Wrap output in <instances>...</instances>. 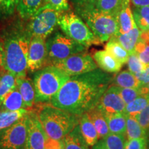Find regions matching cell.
<instances>
[{"label": "cell", "instance_id": "obj_1", "mask_svg": "<svg viewBox=\"0 0 149 149\" xmlns=\"http://www.w3.org/2000/svg\"><path fill=\"white\" fill-rule=\"evenodd\" d=\"M113 77L100 68L71 76L49 104L80 116L97 107L100 98L111 84Z\"/></svg>", "mask_w": 149, "mask_h": 149}, {"label": "cell", "instance_id": "obj_2", "mask_svg": "<svg viewBox=\"0 0 149 149\" xmlns=\"http://www.w3.org/2000/svg\"><path fill=\"white\" fill-rule=\"evenodd\" d=\"M36 109L39 120L50 138L63 139L79 124V116L53 107L49 103L42 104Z\"/></svg>", "mask_w": 149, "mask_h": 149}, {"label": "cell", "instance_id": "obj_3", "mask_svg": "<svg viewBox=\"0 0 149 149\" xmlns=\"http://www.w3.org/2000/svg\"><path fill=\"white\" fill-rule=\"evenodd\" d=\"M31 39L25 33L9 35L3 42L4 56L3 68L16 77L26 76Z\"/></svg>", "mask_w": 149, "mask_h": 149}, {"label": "cell", "instance_id": "obj_4", "mask_svg": "<svg viewBox=\"0 0 149 149\" xmlns=\"http://www.w3.org/2000/svg\"><path fill=\"white\" fill-rule=\"evenodd\" d=\"M70 77L62 70L53 65L35 72L33 81L35 92V103H49Z\"/></svg>", "mask_w": 149, "mask_h": 149}, {"label": "cell", "instance_id": "obj_5", "mask_svg": "<svg viewBox=\"0 0 149 149\" xmlns=\"http://www.w3.org/2000/svg\"><path fill=\"white\" fill-rule=\"evenodd\" d=\"M74 10L102 43L108 42L119 34L117 18L97 10L93 3Z\"/></svg>", "mask_w": 149, "mask_h": 149}, {"label": "cell", "instance_id": "obj_6", "mask_svg": "<svg viewBox=\"0 0 149 149\" xmlns=\"http://www.w3.org/2000/svg\"><path fill=\"white\" fill-rule=\"evenodd\" d=\"M58 26L64 34L86 48L102 43L76 13L66 10L59 17Z\"/></svg>", "mask_w": 149, "mask_h": 149}, {"label": "cell", "instance_id": "obj_7", "mask_svg": "<svg viewBox=\"0 0 149 149\" xmlns=\"http://www.w3.org/2000/svg\"><path fill=\"white\" fill-rule=\"evenodd\" d=\"M46 44L48 66L55 64L71 55L82 53L86 49L85 46L59 32H56L48 37Z\"/></svg>", "mask_w": 149, "mask_h": 149}, {"label": "cell", "instance_id": "obj_8", "mask_svg": "<svg viewBox=\"0 0 149 149\" xmlns=\"http://www.w3.org/2000/svg\"><path fill=\"white\" fill-rule=\"evenodd\" d=\"M61 11L51 8H40L33 15L26 28L25 32L31 39L41 38L46 40L52 34L58 25Z\"/></svg>", "mask_w": 149, "mask_h": 149}, {"label": "cell", "instance_id": "obj_9", "mask_svg": "<svg viewBox=\"0 0 149 149\" xmlns=\"http://www.w3.org/2000/svg\"><path fill=\"white\" fill-rule=\"evenodd\" d=\"M29 122L28 113L13 125L0 130V149H26Z\"/></svg>", "mask_w": 149, "mask_h": 149}, {"label": "cell", "instance_id": "obj_10", "mask_svg": "<svg viewBox=\"0 0 149 149\" xmlns=\"http://www.w3.org/2000/svg\"><path fill=\"white\" fill-rule=\"evenodd\" d=\"M53 66L60 68L70 77L86 73L98 68L92 56L84 52L70 56Z\"/></svg>", "mask_w": 149, "mask_h": 149}, {"label": "cell", "instance_id": "obj_11", "mask_svg": "<svg viewBox=\"0 0 149 149\" xmlns=\"http://www.w3.org/2000/svg\"><path fill=\"white\" fill-rule=\"evenodd\" d=\"M126 104L119 93L118 86L111 84L100 98L97 108L104 116L117 113H125Z\"/></svg>", "mask_w": 149, "mask_h": 149}, {"label": "cell", "instance_id": "obj_12", "mask_svg": "<svg viewBox=\"0 0 149 149\" xmlns=\"http://www.w3.org/2000/svg\"><path fill=\"white\" fill-rule=\"evenodd\" d=\"M48 66V53L46 40L33 38L29 44L28 70L36 72Z\"/></svg>", "mask_w": 149, "mask_h": 149}, {"label": "cell", "instance_id": "obj_13", "mask_svg": "<svg viewBox=\"0 0 149 149\" xmlns=\"http://www.w3.org/2000/svg\"><path fill=\"white\" fill-rule=\"evenodd\" d=\"M29 122L26 149H45L48 136L40 124L36 111H29Z\"/></svg>", "mask_w": 149, "mask_h": 149}, {"label": "cell", "instance_id": "obj_14", "mask_svg": "<svg viewBox=\"0 0 149 149\" xmlns=\"http://www.w3.org/2000/svg\"><path fill=\"white\" fill-rule=\"evenodd\" d=\"M93 58L100 69L108 73H117L123 65L106 50L96 51L93 55Z\"/></svg>", "mask_w": 149, "mask_h": 149}, {"label": "cell", "instance_id": "obj_15", "mask_svg": "<svg viewBox=\"0 0 149 149\" xmlns=\"http://www.w3.org/2000/svg\"><path fill=\"white\" fill-rule=\"evenodd\" d=\"M17 87L21 93L28 109L33 107L35 100V92L33 81L26 76L17 77Z\"/></svg>", "mask_w": 149, "mask_h": 149}, {"label": "cell", "instance_id": "obj_16", "mask_svg": "<svg viewBox=\"0 0 149 149\" xmlns=\"http://www.w3.org/2000/svg\"><path fill=\"white\" fill-rule=\"evenodd\" d=\"M79 125L84 138L89 146L93 147L99 140L98 133L91 122L88 113H85L79 116Z\"/></svg>", "mask_w": 149, "mask_h": 149}, {"label": "cell", "instance_id": "obj_17", "mask_svg": "<svg viewBox=\"0 0 149 149\" xmlns=\"http://www.w3.org/2000/svg\"><path fill=\"white\" fill-rule=\"evenodd\" d=\"M130 0L126 1L117 17L119 34H125L133 29L135 24L133 12L130 8Z\"/></svg>", "mask_w": 149, "mask_h": 149}, {"label": "cell", "instance_id": "obj_18", "mask_svg": "<svg viewBox=\"0 0 149 149\" xmlns=\"http://www.w3.org/2000/svg\"><path fill=\"white\" fill-rule=\"evenodd\" d=\"M21 109H28V108L24 103L21 93L16 86L3 99L0 110L17 111Z\"/></svg>", "mask_w": 149, "mask_h": 149}, {"label": "cell", "instance_id": "obj_19", "mask_svg": "<svg viewBox=\"0 0 149 149\" xmlns=\"http://www.w3.org/2000/svg\"><path fill=\"white\" fill-rule=\"evenodd\" d=\"M141 31L136 25H134L129 32L125 34H118L113 38L122 45L129 54L135 53V48L140 37Z\"/></svg>", "mask_w": 149, "mask_h": 149}, {"label": "cell", "instance_id": "obj_20", "mask_svg": "<svg viewBox=\"0 0 149 149\" xmlns=\"http://www.w3.org/2000/svg\"><path fill=\"white\" fill-rule=\"evenodd\" d=\"M64 149H89L78 124L63 139Z\"/></svg>", "mask_w": 149, "mask_h": 149}, {"label": "cell", "instance_id": "obj_21", "mask_svg": "<svg viewBox=\"0 0 149 149\" xmlns=\"http://www.w3.org/2000/svg\"><path fill=\"white\" fill-rule=\"evenodd\" d=\"M128 0H95V7L104 13L117 17L120 10Z\"/></svg>", "mask_w": 149, "mask_h": 149}, {"label": "cell", "instance_id": "obj_22", "mask_svg": "<svg viewBox=\"0 0 149 149\" xmlns=\"http://www.w3.org/2000/svg\"><path fill=\"white\" fill-rule=\"evenodd\" d=\"M91 122L96 128L97 132L98 133L99 139L107 137L110 134L109 126H108L107 121L104 115L95 107L91 111L87 112Z\"/></svg>", "mask_w": 149, "mask_h": 149}, {"label": "cell", "instance_id": "obj_23", "mask_svg": "<svg viewBox=\"0 0 149 149\" xmlns=\"http://www.w3.org/2000/svg\"><path fill=\"white\" fill-rule=\"evenodd\" d=\"M125 135L110 133L107 137L99 139L93 149H124Z\"/></svg>", "mask_w": 149, "mask_h": 149}, {"label": "cell", "instance_id": "obj_24", "mask_svg": "<svg viewBox=\"0 0 149 149\" xmlns=\"http://www.w3.org/2000/svg\"><path fill=\"white\" fill-rule=\"evenodd\" d=\"M111 84L128 88H139L141 86V83L135 74L128 70H123L115 75Z\"/></svg>", "mask_w": 149, "mask_h": 149}, {"label": "cell", "instance_id": "obj_25", "mask_svg": "<svg viewBox=\"0 0 149 149\" xmlns=\"http://www.w3.org/2000/svg\"><path fill=\"white\" fill-rule=\"evenodd\" d=\"M109 126L110 133L126 135V115L125 113H117L105 116Z\"/></svg>", "mask_w": 149, "mask_h": 149}, {"label": "cell", "instance_id": "obj_26", "mask_svg": "<svg viewBox=\"0 0 149 149\" xmlns=\"http://www.w3.org/2000/svg\"><path fill=\"white\" fill-rule=\"evenodd\" d=\"M44 0H19L17 10L24 19H29L38 11Z\"/></svg>", "mask_w": 149, "mask_h": 149}, {"label": "cell", "instance_id": "obj_27", "mask_svg": "<svg viewBox=\"0 0 149 149\" xmlns=\"http://www.w3.org/2000/svg\"><path fill=\"white\" fill-rule=\"evenodd\" d=\"M105 50L121 64L127 63L130 54L115 39L112 38L108 41L105 45Z\"/></svg>", "mask_w": 149, "mask_h": 149}, {"label": "cell", "instance_id": "obj_28", "mask_svg": "<svg viewBox=\"0 0 149 149\" xmlns=\"http://www.w3.org/2000/svg\"><path fill=\"white\" fill-rule=\"evenodd\" d=\"M17 86V77L10 72H1L0 76V107L3 99Z\"/></svg>", "mask_w": 149, "mask_h": 149}, {"label": "cell", "instance_id": "obj_29", "mask_svg": "<svg viewBox=\"0 0 149 149\" xmlns=\"http://www.w3.org/2000/svg\"><path fill=\"white\" fill-rule=\"evenodd\" d=\"M126 137L127 140L139 138L146 139L147 132L141 127L135 117L126 115Z\"/></svg>", "mask_w": 149, "mask_h": 149}, {"label": "cell", "instance_id": "obj_30", "mask_svg": "<svg viewBox=\"0 0 149 149\" xmlns=\"http://www.w3.org/2000/svg\"><path fill=\"white\" fill-rule=\"evenodd\" d=\"M29 110L21 109L17 111H8L0 110V130L5 129L17 122L29 113Z\"/></svg>", "mask_w": 149, "mask_h": 149}, {"label": "cell", "instance_id": "obj_31", "mask_svg": "<svg viewBox=\"0 0 149 149\" xmlns=\"http://www.w3.org/2000/svg\"><path fill=\"white\" fill-rule=\"evenodd\" d=\"M149 103V93L141 95L135 100L126 106L125 114L135 117L144 110Z\"/></svg>", "mask_w": 149, "mask_h": 149}, {"label": "cell", "instance_id": "obj_32", "mask_svg": "<svg viewBox=\"0 0 149 149\" xmlns=\"http://www.w3.org/2000/svg\"><path fill=\"white\" fill-rule=\"evenodd\" d=\"M133 14L136 25L141 32L149 31V6L135 7Z\"/></svg>", "mask_w": 149, "mask_h": 149}, {"label": "cell", "instance_id": "obj_33", "mask_svg": "<svg viewBox=\"0 0 149 149\" xmlns=\"http://www.w3.org/2000/svg\"><path fill=\"white\" fill-rule=\"evenodd\" d=\"M135 53L144 64H149V42L139 40L135 48Z\"/></svg>", "mask_w": 149, "mask_h": 149}, {"label": "cell", "instance_id": "obj_34", "mask_svg": "<svg viewBox=\"0 0 149 149\" xmlns=\"http://www.w3.org/2000/svg\"><path fill=\"white\" fill-rule=\"evenodd\" d=\"M40 8H51L65 12L69 9V6L68 0H44Z\"/></svg>", "mask_w": 149, "mask_h": 149}, {"label": "cell", "instance_id": "obj_35", "mask_svg": "<svg viewBox=\"0 0 149 149\" xmlns=\"http://www.w3.org/2000/svg\"><path fill=\"white\" fill-rule=\"evenodd\" d=\"M119 93L121 97L127 105L136 98H137L141 95L140 88H121L118 86Z\"/></svg>", "mask_w": 149, "mask_h": 149}, {"label": "cell", "instance_id": "obj_36", "mask_svg": "<svg viewBox=\"0 0 149 149\" xmlns=\"http://www.w3.org/2000/svg\"><path fill=\"white\" fill-rule=\"evenodd\" d=\"M127 64L129 71L132 73L135 74L139 72H141L144 69L146 64H143L140 61L138 56L135 53H132L129 55Z\"/></svg>", "mask_w": 149, "mask_h": 149}, {"label": "cell", "instance_id": "obj_37", "mask_svg": "<svg viewBox=\"0 0 149 149\" xmlns=\"http://www.w3.org/2000/svg\"><path fill=\"white\" fill-rule=\"evenodd\" d=\"M124 149H148V143L146 138L133 139L127 140Z\"/></svg>", "mask_w": 149, "mask_h": 149}, {"label": "cell", "instance_id": "obj_38", "mask_svg": "<svg viewBox=\"0 0 149 149\" xmlns=\"http://www.w3.org/2000/svg\"><path fill=\"white\" fill-rule=\"evenodd\" d=\"M135 118L140 126L147 132L149 128V103L142 111Z\"/></svg>", "mask_w": 149, "mask_h": 149}, {"label": "cell", "instance_id": "obj_39", "mask_svg": "<svg viewBox=\"0 0 149 149\" xmlns=\"http://www.w3.org/2000/svg\"><path fill=\"white\" fill-rule=\"evenodd\" d=\"M19 0H1V10L3 13L10 15L13 13L15 9H17Z\"/></svg>", "mask_w": 149, "mask_h": 149}, {"label": "cell", "instance_id": "obj_40", "mask_svg": "<svg viewBox=\"0 0 149 149\" xmlns=\"http://www.w3.org/2000/svg\"><path fill=\"white\" fill-rule=\"evenodd\" d=\"M64 148L63 139H53L47 137L46 141L45 149H61Z\"/></svg>", "mask_w": 149, "mask_h": 149}, {"label": "cell", "instance_id": "obj_41", "mask_svg": "<svg viewBox=\"0 0 149 149\" xmlns=\"http://www.w3.org/2000/svg\"><path fill=\"white\" fill-rule=\"evenodd\" d=\"M137 79L141 83V86L146 85L149 83V64H146L144 69L141 72L135 74Z\"/></svg>", "mask_w": 149, "mask_h": 149}, {"label": "cell", "instance_id": "obj_42", "mask_svg": "<svg viewBox=\"0 0 149 149\" xmlns=\"http://www.w3.org/2000/svg\"><path fill=\"white\" fill-rule=\"evenodd\" d=\"M94 1L95 0H71V2L73 4L74 8H77L90 3H93Z\"/></svg>", "mask_w": 149, "mask_h": 149}, {"label": "cell", "instance_id": "obj_43", "mask_svg": "<svg viewBox=\"0 0 149 149\" xmlns=\"http://www.w3.org/2000/svg\"><path fill=\"white\" fill-rule=\"evenodd\" d=\"M134 7L148 6L149 0H130Z\"/></svg>", "mask_w": 149, "mask_h": 149}, {"label": "cell", "instance_id": "obj_44", "mask_svg": "<svg viewBox=\"0 0 149 149\" xmlns=\"http://www.w3.org/2000/svg\"><path fill=\"white\" fill-rule=\"evenodd\" d=\"M3 56H4V47H3V42L0 40V68H3Z\"/></svg>", "mask_w": 149, "mask_h": 149}, {"label": "cell", "instance_id": "obj_45", "mask_svg": "<svg viewBox=\"0 0 149 149\" xmlns=\"http://www.w3.org/2000/svg\"><path fill=\"white\" fill-rule=\"evenodd\" d=\"M139 88H140L141 95H144V94H147V93H149V83L147 84L146 85L141 86Z\"/></svg>", "mask_w": 149, "mask_h": 149}, {"label": "cell", "instance_id": "obj_46", "mask_svg": "<svg viewBox=\"0 0 149 149\" xmlns=\"http://www.w3.org/2000/svg\"><path fill=\"white\" fill-rule=\"evenodd\" d=\"M146 139H147V143H148V147L149 146V128L148 130V131H147V137H146Z\"/></svg>", "mask_w": 149, "mask_h": 149}, {"label": "cell", "instance_id": "obj_47", "mask_svg": "<svg viewBox=\"0 0 149 149\" xmlns=\"http://www.w3.org/2000/svg\"><path fill=\"white\" fill-rule=\"evenodd\" d=\"M3 70V68H0V76H1V72H2V70Z\"/></svg>", "mask_w": 149, "mask_h": 149}, {"label": "cell", "instance_id": "obj_48", "mask_svg": "<svg viewBox=\"0 0 149 149\" xmlns=\"http://www.w3.org/2000/svg\"><path fill=\"white\" fill-rule=\"evenodd\" d=\"M1 0H0V6H1Z\"/></svg>", "mask_w": 149, "mask_h": 149}, {"label": "cell", "instance_id": "obj_49", "mask_svg": "<svg viewBox=\"0 0 149 149\" xmlns=\"http://www.w3.org/2000/svg\"><path fill=\"white\" fill-rule=\"evenodd\" d=\"M61 149H64V148H61Z\"/></svg>", "mask_w": 149, "mask_h": 149}]
</instances>
